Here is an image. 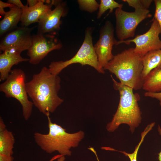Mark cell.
Masks as SVG:
<instances>
[{
  "label": "cell",
  "mask_w": 161,
  "mask_h": 161,
  "mask_svg": "<svg viewBox=\"0 0 161 161\" xmlns=\"http://www.w3.org/2000/svg\"><path fill=\"white\" fill-rule=\"evenodd\" d=\"M22 13V9L16 6L10 8V10L6 12L3 18L0 21V37L17 27L21 21Z\"/></svg>",
  "instance_id": "cell-15"
},
{
  "label": "cell",
  "mask_w": 161,
  "mask_h": 161,
  "mask_svg": "<svg viewBox=\"0 0 161 161\" xmlns=\"http://www.w3.org/2000/svg\"><path fill=\"white\" fill-rule=\"evenodd\" d=\"M123 4L114 0H101L99 4L97 18H100L107 10H109V13H112L115 8H122Z\"/></svg>",
  "instance_id": "cell-19"
},
{
  "label": "cell",
  "mask_w": 161,
  "mask_h": 161,
  "mask_svg": "<svg viewBox=\"0 0 161 161\" xmlns=\"http://www.w3.org/2000/svg\"><path fill=\"white\" fill-rule=\"evenodd\" d=\"M15 139L12 132L6 128L2 117H0V154L12 156Z\"/></svg>",
  "instance_id": "cell-16"
},
{
  "label": "cell",
  "mask_w": 161,
  "mask_h": 161,
  "mask_svg": "<svg viewBox=\"0 0 161 161\" xmlns=\"http://www.w3.org/2000/svg\"><path fill=\"white\" fill-rule=\"evenodd\" d=\"M115 15L116 33L120 41L134 37L139 24L152 16L148 9L141 8L135 9L134 11L132 12L125 11L122 8H117L115 10Z\"/></svg>",
  "instance_id": "cell-7"
},
{
  "label": "cell",
  "mask_w": 161,
  "mask_h": 161,
  "mask_svg": "<svg viewBox=\"0 0 161 161\" xmlns=\"http://www.w3.org/2000/svg\"><path fill=\"white\" fill-rule=\"evenodd\" d=\"M61 41L55 35L37 33L32 35L30 47L27 50L29 63L38 64L51 51L61 49L62 47Z\"/></svg>",
  "instance_id": "cell-8"
},
{
  "label": "cell",
  "mask_w": 161,
  "mask_h": 161,
  "mask_svg": "<svg viewBox=\"0 0 161 161\" xmlns=\"http://www.w3.org/2000/svg\"><path fill=\"white\" fill-rule=\"evenodd\" d=\"M158 131L159 134L161 136V128L159 125L158 127ZM158 159L159 161H161V151L160 152L158 153Z\"/></svg>",
  "instance_id": "cell-29"
},
{
  "label": "cell",
  "mask_w": 161,
  "mask_h": 161,
  "mask_svg": "<svg viewBox=\"0 0 161 161\" xmlns=\"http://www.w3.org/2000/svg\"><path fill=\"white\" fill-rule=\"evenodd\" d=\"M20 52L6 51L0 55V81L5 80L8 76L12 67L29 59L22 58Z\"/></svg>",
  "instance_id": "cell-14"
},
{
  "label": "cell",
  "mask_w": 161,
  "mask_h": 161,
  "mask_svg": "<svg viewBox=\"0 0 161 161\" xmlns=\"http://www.w3.org/2000/svg\"><path fill=\"white\" fill-rule=\"evenodd\" d=\"M92 33V28H87L83 43L72 58L65 61L51 62L49 67L51 72L54 75H58L63 69L69 65L79 63L82 66L89 65L93 67L99 72L104 73V70L100 68L99 64L93 44Z\"/></svg>",
  "instance_id": "cell-6"
},
{
  "label": "cell",
  "mask_w": 161,
  "mask_h": 161,
  "mask_svg": "<svg viewBox=\"0 0 161 161\" xmlns=\"http://www.w3.org/2000/svg\"><path fill=\"white\" fill-rule=\"evenodd\" d=\"M49 114L48 113L46 116L48 119V133H35L34 138L36 143L47 153L57 151L62 156L71 155V149L78 145L84 137V132L80 131L74 133L67 132L61 126L52 122Z\"/></svg>",
  "instance_id": "cell-4"
},
{
  "label": "cell",
  "mask_w": 161,
  "mask_h": 161,
  "mask_svg": "<svg viewBox=\"0 0 161 161\" xmlns=\"http://www.w3.org/2000/svg\"><path fill=\"white\" fill-rule=\"evenodd\" d=\"M155 124L154 122H153L148 124L145 128L144 131L141 133V140L138 144L135 147L134 151L132 153L130 154L124 151H118L111 148H110L109 150L119 151L123 153L126 156L128 157L130 161H137V154L140 147L143 142L145 137L147 134L152 129L153 127L155 125Z\"/></svg>",
  "instance_id": "cell-20"
},
{
  "label": "cell",
  "mask_w": 161,
  "mask_h": 161,
  "mask_svg": "<svg viewBox=\"0 0 161 161\" xmlns=\"http://www.w3.org/2000/svg\"><path fill=\"white\" fill-rule=\"evenodd\" d=\"M61 155H58L57 156H55L53 157L49 161H53L55 160L56 159H58L60 157Z\"/></svg>",
  "instance_id": "cell-31"
},
{
  "label": "cell",
  "mask_w": 161,
  "mask_h": 161,
  "mask_svg": "<svg viewBox=\"0 0 161 161\" xmlns=\"http://www.w3.org/2000/svg\"><path fill=\"white\" fill-rule=\"evenodd\" d=\"M142 58L143 66L142 76L143 80L151 71L161 66V49L149 51Z\"/></svg>",
  "instance_id": "cell-17"
},
{
  "label": "cell",
  "mask_w": 161,
  "mask_h": 161,
  "mask_svg": "<svg viewBox=\"0 0 161 161\" xmlns=\"http://www.w3.org/2000/svg\"><path fill=\"white\" fill-rule=\"evenodd\" d=\"M133 48L126 49L114 55L104 67L114 74L122 84L135 90L142 88L143 80L142 57L136 53Z\"/></svg>",
  "instance_id": "cell-2"
},
{
  "label": "cell",
  "mask_w": 161,
  "mask_h": 161,
  "mask_svg": "<svg viewBox=\"0 0 161 161\" xmlns=\"http://www.w3.org/2000/svg\"><path fill=\"white\" fill-rule=\"evenodd\" d=\"M114 88L119 91L120 99L117 110L112 121L107 124L106 129L113 132L122 124L128 125L132 133L141 123L142 113L138 101L140 99L139 94L134 93L132 88L122 84L111 76Z\"/></svg>",
  "instance_id": "cell-3"
},
{
  "label": "cell",
  "mask_w": 161,
  "mask_h": 161,
  "mask_svg": "<svg viewBox=\"0 0 161 161\" xmlns=\"http://www.w3.org/2000/svg\"><path fill=\"white\" fill-rule=\"evenodd\" d=\"M154 1L155 6L154 18L158 22L161 31V0H155Z\"/></svg>",
  "instance_id": "cell-23"
},
{
  "label": "cell",
  "mask_w": 161,
  "mask_h": 161,
  "mask_svg": "<svg viewBox=\"0 0 161 161\" xmlns=\"http://www.w3.org/2000/svg\"><path fill=\"white\" fill-rule=\"evenodd\" d=\"M35 27L21 26L6 33L1 37L0 50L3 52L14 51L21 53L24 50H28L32 43L31 32Z\"/></svg>",
  "instance_id": "cell-10"
},
{
  "label": "cell",
  "mask_w": 161,
  "mask_h": 161,
  "mask_svg": "<svg viewBox=\"0 0 161 161\" xmlns=\"http://www.w3.org/2000/svg\"><path fill=\"white\" fill-rule=\"evenodd\" d=\"M55 8L46 13L40 18L38 26V33L56 35L60 29L61 17L66 16L67 9L66 3L55 0Z\"/></svg>",
  "instance_id": "cell-12"
},
{
  "label": "cell",
  "mask_w": 161,
  "mask_h": 161,
  "mask_svg": "<svg viewBox=\"0 0 161 161\" xmlns=\"http://www.w3.org/2000/svg\"><path fill=\"white\" fill-rule=\"evenodd\" d=\"M25 79V73L22 70H12L7 78L0 84V91L7 97L14 98L19 102L24 118L27 120L32 114L33 104L28 98Z\"/></svg>",
  "instance_id": "cell-5"
},
{
  "label": "cell",
  "mask_w": 161,
  "mask_h": 161,
  "mask_svg": "<svg viewBox=\"0 0 161 161\" xmlns=\"http://www.w3.org/2000/svg\"><path fill=\"white\" fill-rule=\"evenodd\" d=\"M38 2V0H27V4L29 7H33L36 5Z\"/></svg>",
  "instance_id": "cell-28"
},
{
  "label": "cell",
  "mask_w": 161,
  "mask_h": 161,
  "mask_svg": "<svg viewBox=\"0 0 161 161\" xmlns=\"http://www.w3.org/2000/svg\"><path fill=\"white\" fill-rule=\"evenodd\" d=\"M130 6L134 9L141 8L148 9L153 1L152 0H123Z\"/></svg>",
  "instance_id": "cell-22"
},
{
  "label": "cell",
  "mask_w": 161,
  "mask_h": 161,
  "mask_svg": "<svg viewBox=\"0 0 161 161\" xmlns=\"http://www.w3.org/2000/svg\"><path fill=\"white\" fill-rule=\"evenodd\" d=\"M15 6V5L9 3L7 2H5L2 1L0 0V14L2 16H4L5 13L4 9L6 7L10 8L14 7Z\"/></svg>",
  "instance_id": "cell-24"
},
{
  "label": "cell",
  "mask_w": 161,
  "mask_h": 161,
  "mask_svg": "<svg viewBox=\"0 0 161 161\" xmlns=\"http://www.w3.org/2000/svg\"><path fill=\"white\" fill-rule=\"evenodd\" d=\"M61 82L58 75L52 74L49 68L44 66L26 83L27 94L33 105L46 116L48 113L54 112L64 102L58 95Z\"/></svg>",
  "instance_id": "cell-1"
},
{
  "label": "cell",
  "mask_w": 161,
  "mask_h": 161,
  "mask_svg": "<svg viewBox=\"0 0 161 161\" xmlns=\"http://www.w3.org/2000/svg\"><path fill=\"white\" fill-rule=\"evenodd\" d=\"M77 2L80 9L92 13L99 8V4L95 0H78Z\"/></svg>",
  "instance_id": "cell-21"
},
{
  "label": "cell",
  "mask_w": 161,
  "mask_h": 161,
  "mask_svg": "<svg viewBox=\"0 0 161 161\" xmlns=\"http://www.w3.org/2000/svg\"><path fill=\"white\" fill-rule=\"evenodd\" d=\"M65 158L64 156H61L57 159V161H64Z\"/></svg>",
  "instance_id": "cell-30"
},
{
  "label": "cell",
  "mask_w": 161,
  "mask_h": 161,
  "mask_svg": "<svg viewBox=\"0 0 161 161\" xmlns=\"http://www.w3.org/2000/svg\"><path fill=\"white\" fill-rule=\"evenodd\" d=\"M114 32L112 23L109 21H106L101 27L99 38L94 46L100 67L102 69L114 56L112 52V47L116 45L117 41L114 37Z\"/></svg>",
  "instance_id": "cell-11"
},
{
  "label": "cell",
  "mask_w": 161,
  "mask_h": 161,
  "mask_svg": "<svg viewBox=\"0 0 161 161\" xmlns=\"http://www.w3.org/2000/svg\"><path fill=\"white\" fill-rule=\"evenodd\" d=\"M145 96L155 98L159 101L160 105L161 106V92H147L144 93Z\"/></svg>",
  "instance_id": "cell-25"
},
{
  "label": "cell",
  "mask_w": 161,
  "mask_h": 161,
  "mask_svg": "<svg viewBox=\"0 0 161 161\" xmlns=\"http://www.w3.org/2000/svg\"><path fill=\"white\" fill-rule=\"evenodd\" d=\"M160 33L159 24L154 18L150 29L145 33L137 35L132 39L117 41L116 45L122 43L129 44L131 43H134L135 45L134 52L142 57L149 51L161 49V40L159 37Z\"/></svg>",
  "instance_id": "cell-9"
},
{
  "label": "cell",
  "mask_w": 161,
  "mask_h": 161,
  "mask_svg": "<svg viewBox=\"0 0 161 161\" xmlns=\"http://www.w3.org/2000/svg\"><path fill=\"white\" fill-rule=\"evenodd\" d=\"M7 2L14 4L21 9H23L25 5H24L20 0H8Z\"/></svg>",
  "instance_id": "cell-26"
},
{
  "label": "cell",
  "mask_w": 161,
  "mask_h": 161,
  "mask_svg": "<svg viewBox=\"0 0 161 161\" xmlns=\"http://www.w3.org/2000/svg\"><path fill=\"white\" fill-rule=\"evenodd\" d=\"M142 88L147 92L161 91V66L151 71L143 80Z\"/></svg>",
  "instance_id": "cell-18"
},
{
  "label": "cell",
  "mask_w": 161,
  "mask_h": 161,
  "mask_svg": "<svg viewBox=\"0 0 161 161\" xmlns=\"http://www.w3.org/2000/svg\"><path fill=\"white\" fill-rule=\"evenodd\" d=\"M45 1L38 0L35 6L29 7L27 4L22 9L21 22V26L28 27L30 24L38 23L40 18L46 13L51 9L54 5V0H51L50 4H44Z\"/></svg>",
  "instance_id": "cell-13"
},
{
  "label": "cell",
  "mask_w": 161,
  "mask_h": 161,
  "mask_svg": "<svg viewBox=\"0 0 161 161\" xmlns=\"http://www.w3.org/2000/svg\"><path fill=\"white\" fill-rule=\"evenodd\" d=\"M13 157L12 156H7L0 154V161H13Z\"/></svg>",
  "instance_id": "cell-27"
}]
</instances>
